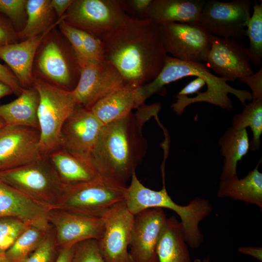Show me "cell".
<instances>
[{
  "label": "cell",
  "instance_id": "40",
  "mask_svg": "<svg viewBox=\"0 0 262 262\" xmlns=\"http://www.w3.org/2000/svg\"><path fill=\"white\" fill-rule=\"evenodd\" d=\"M0 82L9 85L13 90V93L19 96L23 88L13 73L4 65L0 63Z\"/></svg>",
  "mask_w": 262,
  "mask_h": 262
},
{
  "label": "cell",
  "instance_id": "17",
  "mask_svg": "<svg viewBox=\"0 0 262 262\" xmlns=\"http://www.w3.org/2000/svg\"><path fill=\"white\" fill-rule=\"evenodd\" d=\"M103 126L90 109L77 105L62 126L60 148L90 154Z\"/></svg>",
  "mask_w": 262,
  "mask_h": 262
},
{
  "label": "cell",
  "instance_id": "31",
  "mask_svg": "<svg viewBox=\"0 0 262 262\" xmlns=\"http://www.w3.org/2000/svg\"><path fill=\"white\" fill-rule=\"evenodd\" d=\"M252 16L247 24L246 34L249 40L248 48L250 62L255 68L262 60V2L255 1Z\"/></svg>",
  "mask_w": 262,
  "mask_h": 262
},
{
  "label": "cell",
  "instance_id": "18",
  "mask_svg": "<svg viewBox=\"0 0 262 262\" xmlns=\"http://www.w3.org/2000/svg\"><path fill=\"white\" fill-rule=\"evenodd\" d=\"M49 210L16 190L0 178V217H17L28 225L49 229L51 228L48 220Z\"/></svg>",
  "mask_w": 262,
  "mask_h": 262
},
{
  "label": "cell",
  "instance_id": "34",
  "mask_svg": "<svg viewBox=\"0 0 262 262\" xmlns=\"http://www.w3.org/2000/svg\"><path fill=\"white\" fill-rule=\"evenodd\" d=\"M70 262H105L98 240L88 239L75 244Z\"/></svg>",
  "mask_w": 262,
  "mask_h": 262
},
{
  "label": "cell",
  "instance_id": "23",
  "mask_svg": "<svg viewBox=\"0 0 262 262\" xmlns=\"http://www.w3.org/2000/svg\"><path fill=\"white\" fill-rule=\"evenodd\" d=\"M139 87L126 83L97 102L90 110L104 125L126 117L140 106L137 96Z\"/></svg>",
  "mask_w": 262,
  "mask_h": 262
},
{
  "label": "cell",
  "instance_id": "16",
  "mask_svg": "<svg viewBox=\"0 0 262 262\" xmlns=\"http://www.w3.org/2000/svg\"><path fill=\"white\" fill-rule=\"evenodd\" d=\"M48 220L54 229L59 248L88 239L98 240L104 229L101 217L80 215L58 208L49 210Z\"/></svg>",
  "mask_w": 262,
  "mask_h": 262
},
{
  "label": "cell",
  "instance_id": "37",
  "mask_svg": "<svg viewBox=\"0 0 262 262\" xmlns=\"http://www.w3.org/2000/svg\"><path fill=\"white\" fill-rule=\"evenodd\" d=\"M82 35L85 61H104V48L102 41L82 30Z\"/></svg>",
  "mask_w": 262,
  "mask_h": 262
},
{
  "label": "cell",
  "instance_id": "35",
  "mask_svg": "<svg viewBox=\"0 0 262 262\" xmlns=\"http://www.w3.org/2000/svg\"><path fill=\"white\" fill-rule=\"evenodd\" d=\"M27 1L0 0V14L6 16L14 27L19 28L24 23L26 14Z\"/></svg>",
  "mask_w": 262,
  "mask_h": 262
},
{
  "label": "cell",
  "instance_id": "13",
  "mask_svg": "<svg viewBox=\"0 0 262 262\" xmlns=\"http://www.w3.org/2000/svg\"><path fill=\"white\" fill-rule=\"evenodd\" d=\"M42 157L39 130L12 125L0 128V171L20 167Z\"/></svg>",
  "mask_w": 262,
  "mask_h": 262
},
{
  "label": "cell",
  "instance_id": "21",
  "mask_svg": "<svg viewBox=\"0 0 262 262\" xmlns=\"http://www.w3.org/2000/svg\"><path fill=\"white\" fill-rule=\"evenodd\" d=\"M38 66L48 78L65 87L73 85L74 88L80 77V68L75 56L67 57L54 41L48 42L42 49Z\"/></svg>",
  "mask_w": 262,
  "mask_h": 262
},
{
  "label": "cell",
  "instance_id": "9",
  "mask_svg": "<svg viewBox=\"0 0 262 262\" xmlns=\"http://www.w3.org/2000/svg\"><path fill=\"white\" fill-rule=\"evenodd\" d=\"M166 53L177 59L206 62L212 45V35L199 23H170L158 25Z\"/></svg>",
  "mask_w": 262,
  "mask_h": 262
},
{
  "label": "cell",
  "instance_id": "8",
  "mask_svg": "<svg viewBox=\"0 0 262 262\" xmlns=\"http://www.w3.org/2000/svg\"><path fill=\"white\" fill-rule=\"evenodd\" d=\"M127 15L124 0H73L64 20L101 40Z\"/></svg>",
  "mask_w": 262,
  "mask_h": 262
},
{
  "label": "cell",
  "instance_id": "46",
  "mask_svg": "<svg viewBox=\"0 0 262 262\" xmlns=\"http://www.w3.org/2000/svg\"><path fill=\"white\" fill-rule=\"evenodd\" d=\"M194 262H201L199 259H195ZM203 262H210V261L208 258H204L203 260Z\"/></svg>",
  "mask_w": 262,
  "mask_h": 262
},
{
  "label": "cell",
  "instance_id": "24",
  "mask_svg": "<svg viewBox=\"0 0 262 262\" xmlns=\"http://www.w3.org/2000/svg\"><path fill=\"white\" fill-rule=\"evenodd\" d=\"M39 96L34 87L23 88L16 99L0 105V117L5 125L23 126L39 130Z\"/></svg>",
  "mask_w": 262,
  "mask_h": 262
},
{
  "label": "cell",
  "instance_id": "22",
  "mask_svg": "<svg viewBox=\"0 0 262 262\" xmlns=\"http://www.w3.org/2000/svg\"><path fill=\"white\" fill-rule=\"evenodd\" d=\"M206 0H152L143 18L157 25L198 23Z\"/></svg>",
  "mask_w": 262,
  "mask_h": 262
},
{
  "label": "cell",
  "instance_id": "25",
  "mask_svg": "<svg viewBox=\"0 0 262 262\" xmlns=\"http://www.w3.org/2000/svg\"><path fill=\"white\" fill-rule=\"evenodd\" d=\"M259 165L243 179L237 176L220 181L217 196L254 204L262 211V174L258 170Z\"/></svg>",
  "mask_w": 262,
  "mask_h": 262
},
{
  "label": "cell",
  "instance_id": "48",
  "mask_svg": "<svg viewBox=\"0 0 262 262\" xmlns=\"http://www.w3.org/2000/svg\"><path fill=\"white\" fill-rule=\"evenodd\" d=\"M4 121L0 117V128L5 125Z\"/></svg>",
  "mask_w": 262,
  "mask_h": 262
},
{
  "label": "cell",
  "instance_id": "39",
  "mask_svg": "<svg viewBox=\"0 0 262 262\" xmlns=\"http://www.w3.org/2000/svg\"><path fill=\"white\" fill-rule=\"evenodd\" d=\"M239 81L245 83L251 90L252 100L262 98V68L256 73L244 77L239 79Z\"/></svg>",
  "mask_w": 262,
  "mask_h": 262
},
{
  "label": "cell",
  "instance_id": "14",
  "mask_svg": "<svg viewBox=\"0 0 262 262\" xmlns=\"http://www.w3.org/2000/svg\"><path fill=\"white\" fill-rule=\"evenodd\" d=\"M167 217L162 208L134 215L129 252L133 262H159L157 247Z\"/></svg>",
  "mask_w": 262,
  "mask_h": 262
},
{
  "label": "cell",
  "instance_id": "47",
  "mask_svg": "<svg viewBox=\"0 0 262 262\" xmlns=\"http://www.w3.org/2000/svg\"><path fill=\"white\" fill-rule=\"evenodd\" d=\"M0 262H8L4 256L0 255Z\"/></svg>",
  "mask_w": 262,
  "mask_h": 262
},
{
  "label": "cell",
  "instance_id": "12",
  "mask_svg": "<svg viewBox=\"0 0 262 262\" xmlns=\"http://www.w3.org/2000/svg\"><path fill=\"white\" fill-rule=\"evenodd\" d=\"M101 218L104 229L98 243L105 262H133L129 248L134 215L124 200L108 210Z\"/></svg>",
  "mask_w": 262,
  "mask_h": 262
},
{
  "label": "cell",
  "instance_id": "33",
  "mask_svg": "<svg viewBox=\"0 0 262 262\" xmlns=\"http://www.w3.org/2000/svg\"><path fill=\"white\" fill-rule=\"evenodd\" d=\"M59 251L52 227L37 248L22 262H55Z\"/></svg>",
  "mask_w": 262,
  "mask_h": 262
},
{
  "label": "cell",
  "instance_id": "45",
  "mask_svg": "<svg viewBox=\"0 0 262 262\" xmlns=\"http://www.w3.org/2000/svg\"><path fill=\"white\" fill-rule=\"evenodd\" d=\"M12 93L13 91L9 85L0 82V98Z\"/></svg>",
  "mask_w": 262,
  "mask_h": 262
},
{
  "label": "cell",
  "instance_id": "7",
  "mask_svg": "<svg viewBox=\"0 0 262 262\" xmlns=\"http://www.w3.org/2000/svg\"><path fill=\"white\" fill-rule=\"evenodd\" d=\"M126 188L100 176L92 181L66 187L54 208L101 217L112 207L124 200Z\"/></svg>",
  "mask_w": 262,
  "mask_h": 262
},
{
  "label": "cell",
  "instance_id": "2",
  "mask_svg": "<svg viewBox=\"0 0 262 262\" xmlns=\"http://www.w3.org/2000/svg\"><path fill=\"white\" fill-rule=\"evenodd\" d=\"M160 103H145L135 113L104 125L90 153L99 174L126 186L146 154L147 142L143 128L158 116Z\"/></svg>",
  "mask_w": 262,
  "mask_h": 262
},
{
  "label": "cell",
  "instance_id": "4",
  "mask_svg": "<svg viewBox=\"0 0 262 262\" xmlns=\"http://www.w3.org/2000/svg\"><path fill=\"white\" fill-rule=\"evenodd\" d=\"M163 187L154 191L145 187L137 177L135 172L131 177L130 185L127 187L124 201L133 215L149 208H166L175 212L180 217L185 241L192 248H197L204 237L199 228L200 222L213 211L210 202L196 197L187 205L177 204L169 196L165 186L164 169L163 170Z\"/></svg>",
  "mask_w": 262,
  "mask_h": 262
},
{
  "label": "cell",
  "instance_id": "20",
  "mask_svg": "<svg viewBox=\"0 0 262 262\" xmlns=\"http://www.w3.org/2000/svg\"><path fill=\"white\" fill-rule=\"evenodd\" d=\"M48 158L66 187L89 182L101 176L90 154L73 153L59 148Z\"/></svg>",
  "mask_w": 262,
  "mask_h": 262
},
{
  "label": "cell",
  "instance_id": "3",
  "mask_svg": "<svg viewBox=\"0 0 262 262\" xmlns=\"http://www.w3.org/2000/svg\"><path fill=\"white\" fill-rule=\"evenodd\" d=\"M188 76L196 78L178 93L175 96L176 101L171 105L178 115H181L188 105L200 102L231 110L233 106L229 94L236 97L243 106L246 101L252 100L250 92L232 87L227 83V80L213 74L204 63L183 61L168 55L155 82L163 88Z\"/></svg>",
  "mask_w": 262,
  "mask_h": 262
},
{
  "label": "cell",
  "instance_id": "5",
  "mask_svg": "<svg viewBox=\"0 0 262 262\" xmlns=\"http://www.w3.org/2000/svg\"><path fill=\"white\" fill-rule=\"evenodd\" d=\"M33 85L39 96L37 118L40 150L43 157H48L60 148L62 126L78 104L72 90L36 78Z\"/></svg>",
  "mask_w": 262,
  "mask_h": 262
},
{
  "label": "cell",
  "instance_id": "43",
  "mask_svg": "<svg viewBox=\"0 0 262 262\" xmlns=\"http://www.w3.org/2000/svg\"><path fill=\"white\" fill-rule=\"evenodd\" d=\"M75 245L67 246L59 248L55 262H70Z\"/></svg>",
  "mask_w": 262,
  "mask_h": 262
},
{
  "label": "cell",
  "instance_id": "29",
  "mask_svg": "<svg viewBox=\"0 0 262 262\" xmlns=\"http://www.w3.org/2000/svg\"><path fill=\"white\" fill-rule=\"evenodd\" d=\"M233 129L240 130L249 127L253 136L249 142V149L258 150L262 134V98H258L244 105L243 111L232 117Z\"/></svg>",
  "mask_w": 262,
  "mask_h": 262
},
{
  "label": "cell",
  "instance_id": "32",
  "mask_svg": "<svg viewBox=\"0 0 262 262\" xmlns=\"http://www.w3.org/2000/svg\"><path fill=\"white\" fill-rule=\"evenodd\" d=\"M28 225L17 217H0V255H5V252Z\"/></svg>",
  "mask_w": 262,
  "mask_h": 262
},
{
  "label": "cell",
  "instance_id": "26",
  "mask_svg": "<svg viewBox=\"0 0 262 262\" xmlns=\"http://www.w3.org/2000/svg\"><path fill=\"white\" fill-rule=\"evenodd\" d=\"M180 221L167 218L157 247L159 262H192Z\"/></svg>",
  "mask_w": 262,
  "mask_h": 262
},
{
  "label": "cell",
  "instance_id": "42",
  "mask_svg": "<svg viewBox=\"0 0 262 262\" xmlns=\"http://www.w3.org/2000/svg\"><path fill=\"white\" fill-rule=\"evenodd\" d=\"M73 0H52L51 5L59 19L62 17L67 11Z\"/></svg>",
  "mask_w": 262,
  "mask_h": 262
},
{
  "label": "cell",
  "instance_id": "38",
  "mask_svg": "<svg viewBox=\"0 0 262 262\" xmlns=\"http://www.w3.org/2000/svg\"><path fill=\"white\" fill-rule=\"evenodd\" d=\"M18 32L10 20L0 14V48L16 43Z\"/></svg>",
  "mask_w": 262,
  "mask_h": 262
},
{
  "label": "cell",
  "instance_id": "19",
  "mask_svg": "<svg viewBox=\"0 0 262 262\" xmlns=\"http://www.w3.org/2000/svg\"><path fill=\"white\" fill-rule=\"evenodd\" d=\"M64 19L63 16L42 34L0 48V58L10 67L22 87L33 84V62L37 49L49 32Z\"/></svg>",
  "mask_w": 262,
  "mask_h": 262
},
{
  "label": "cell",
  "instance_id": "10",
  "mask_svg": "<svg viewBox=\"0 0 262 262\" xmlns=\"http://www.w3.org/2000/svg\"><path fill=\"white\" fill-rule=\"evenodd\" d=\"M250 0H206L198 23L212 36L241 39L250 18Z\"/></svg>",
  "mask_w": 262,
  "mask_h": 262
},
{
  "label": "cell",
  "instance_id": "27",
  "mask_svg": "<svg viewBox=\"0 0 262 262\" xmlns=\"http://www.w3.org/2000/svg\"><path fill=\"white\" fill-rule=\"evenodd\" d=\"M221 155L224 157L220 181L237 177L239 161L247 153L250 143L246 129L236 130L231 126L218 141Z\"/></svg>",
  "mask_w": 262,
  "mask_h": 262
},
{
  "label": "cell",
  "instance_id": "28",
  "mask_svg": "<svg viewBox=\"0 0 262 262\" xmlns=\"http://www.w3.org/2000/svg\"><path fill=\"white\" fill-rule=\"evenodd\" d=\"M53 11L51 0H27V18L23 28L18 32L19 37L27 39L46 32L53 24H50Z\"/></svg>",
  "mask_w": 262,
  "mask_h": 262
},
{
  "label": "cell",
  "instance_id": "44",
  "mask_svg": "<svg viewBox=\"0 0 262 262\" xmlns=\"http://www.w3.org/2000/svg\"><path fill=\"white\" fill-rule=\"evenodd\" d=\"M238 251L243 254L250 256L260 262L262 261V248L244 246L238 248Z\"/></svg>",
  "mask_w": 262,
  "mask_h": 262
},
{
  "label": "cell",
  "instance_id": "41",
  "mask_svg": "<svg viewBox=\"0 0 262 262\" xmlns=\"http://www.w3.org/2000/svg\"><path fill=\"white\" fill-rule=\"evenodd\" d=\"M126 6L127 13L132 14L131 16L138 18H143L145 13L152 0H124Z\"/></svg>",
  "mask_w": 262,
  "mask_h": 262
},
{
  "label": "cell",
  "instance_id": "11",
  "mask_svg": "<svg viewBox=\"0 0 262 262\" xmlns=\"http://www.w3.org/2000/svg\"><path fill=\"white\" fill-rule=\"evenodd\" d=\"M78 65L80 77L72 91L77 104L87 109L126 84L117 69L104 61L86 60Z\"/></svg>",
  "mask_w": 262,
  "mask_h": 262
},
{
  "label": "cell",
  "instance_id": "30",
  "mask_svg": "<svg viewBox=\"0 0 262 262\" xmlns=\"http://www.w3.org/2000/svg\"><path fill=\"white\" fill-rule=\"evenodd\" d=\"M50 229L28 225L5 252L8 262H22L27 259L39 246Z\"/></svg>",
  "mask_w": 262,
  "mask_h": 262
},
{
  "label": "cell",
  "instance_id": "36",
  "mask_svg": "<svg viewBox=\"0 0 262 262\" xmlns=\"http://www.w3.org/2000/svg\"><path fill=\"white\" fill-rule=\"evenodd\" d=\"M59 25L62 33L71 45L78 64L85 61L82 30L68 24L64 19Z\"/></svg>",
  "mask_w": 262,
  "mask_h": 262
},
{
  "label": "cell",
  "instance_id": "15",
  "mask_svg": "<svg viewBox=\"0 0 262 262\" xmlns=\"http://www.w3.org/2000/svg\"><path fill=\"white\" fill-rule=\"evenodd\" d=\"M206 66L219 77L233 81L254 73L248 48L238 39L212 36Z\"/></svg>",
  "mask_w": 262,
  "mask_h": 262
},
{
  "label": "cell",
  "instance_id": "6",
  "mask_svg": "<svg viewBox=\"0 0 262 262\" xmlns=\"http://www.w3.org/2000/svg\"><path fill=\"white\" fill-rule=\"evenodd\" d=\"M0 178L8 184L37 203L54 208L66 187L48 157L17 168L0 171Z\"/></svg>",
  "mask_w": 262,
  "mask_h": 262
},
{
  "label": "cell",
  "instance_id": "1",
  "mask_svg": "<svg viewBox=\"0 0 262 262\" xmlns=\"http://www.w3.org/2000/svg\"><path fill=\"white\" fill-rule=\"evenodd\" d=\"M101 40L104 61L112 65L126 83L141 86L159 74L168 56L158 25L128 15Z\"/></svg>",
  "mask_w": 262,
  "mask_h": 262
}]
</instances>
